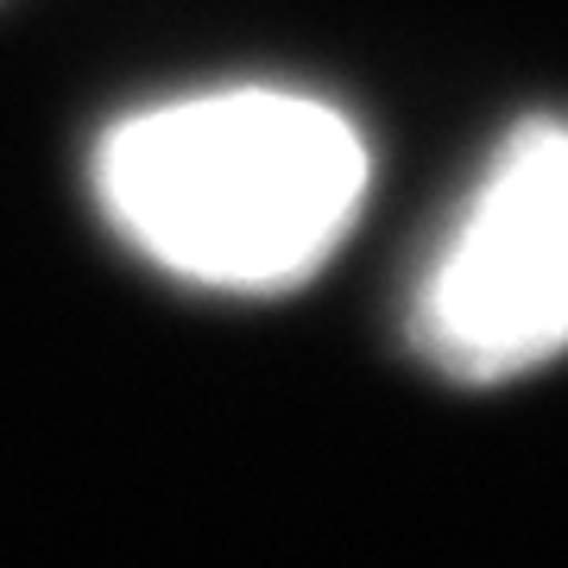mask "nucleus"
Instances as JSON below:
<instances>
[{"instance_id": "obj_1", "label": "nucleus", "mask_w": 568, "mask_h": 568, "mask_svg": "<svg viewBox=\"0 0 568 568\" xmlns=\"http://www.w3.org/2000/svg\"><path fill=\"white\" fill-rule=\"evenodd\" d=\"M373 152L304 89H209L152 102L95 145L108 227L164 278L278 297L323 272L366 203Z\"/></svg>"}, {"instance_id": "obj_2", "label": "nucleus", "mask_w": 568, "mask_h": 568, "mask_svg": "<svg viewBox=\"0 0 568 568\" xmlns=\"http://www.w3.org/2000/svg\"><path fill=\"white\" fill-rule=\"evenodd\" d=\"M410 347L455 386L568 354V121L537 114L493 152L410 297Z\"/></svg>"}]
</instances>
